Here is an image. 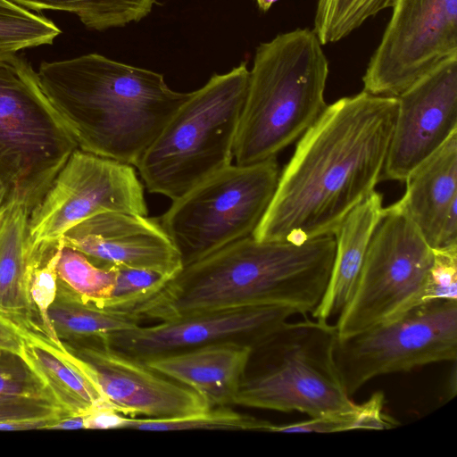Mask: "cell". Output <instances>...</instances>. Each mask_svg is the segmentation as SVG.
Instances as JSON below:
<instances>
[{"instance_id": "1", "label": "cell", "mask_w": 457, "mask_h": 457, "mask_svg": "<svg viewBox=\"0 0 457 457\" xmlns=\"http://www.w3.org/2000/svg\"><path fill=\"white\" fill-rule=\"evenodd\" d=\"M397 109V97L364 90L328 104L298 140L252 237L302 244L335 236L382 181Z\"/></svg>"}, {"instance_id": "2", "label": "cell", "mask_w": 457, "mask_h": 457, "mask_svg": "<svg viewBox=\"0 0 457 457\" xmlns=\"http://www.w3.org/2000/svg\"><path fill=\"white\" fill-rule=\"evenodd\" d=\"M335 253L334 236L302 244L250 236L184 265L137 313L159 321L242 305L312 313L324 295Z\"/></svg>"}, {"instance_id": "3", "label": "cell", "mask_w": 457, "mask_h": 457, "mask_svg": "<svg viewBox=\"0 0 457 457\" xmlns=\"http://www.w3.org/2000/svg\"><path fill=\"white\" fill-rule=\"evenodd\" d=\"M37 76L80 150L135 167L190 96L98 54L43 62Z\"/></svg>"}, {"instance_id": "4", "label": "cell", "mask_w": 457, "mask_h": 457, "mask_svg": "<svg viewBox=\"0 0 457 457\" xmlns=\"http://www.w3.org/2000/svg\"><path fill=\"white\" fill-rule=\"evenodd\" d=\"M328 61L317 35L295 29L261 43L234 145L237 165L276 159L320 118Z\"/></svg>"}, {"instance_id": "5", "label": "cell", "mask_w": 457, "mask_h": 457, "mask_svg": "<svg viewBox=\"0 0 457 457\" xmlns=\"http://www.w3.org/2000/svg\"><path fill=\"white\" fill-rule=\"evenodd\" d=\"M249 78L243 62L190 92L136 166L148 192L173 201L232 164Z\"/></svg>"}, {"instance_id": "6", "label": "cell", "mask_w": 457, "mask_h": 457, "mask_svg": "<svg viewBox=\"0 0 457 457\" xmlns=\"http://www.w3.org/2000/svg\"><path fill=\"white\" fill-rule=\"evenodd\" d=\"M337 338L327 321L284 322L252 350L233 405L310 417L351 409L335 361Z\"/></svg>"}, {"instance_id": "7", "label": "cell", "mask_w": 457, "mask_h": 457, "mask_svg": "<svg viewBox=\"0 0 457 457\" xmlns=\"http://www.w3.org/2000/svg\"><path fill=\"white\" fill-rule=\"evenodd\" d=\"M77 148L37 72L15 53H0V184L7 200L31 211Z\"/></svg>"}, {"instance_id": "8", "label": "cell", "mask_w": 457, "mask_h": 457, "mask_svg": "<svg viewBox=\"0 0 457 457\" xmlns=\"http://www.w3.org/2000/svg\"><path fill=\"white\" fill-rule=\"evenodd\" d=\"M276 159L231 164L176 200L159 220L183 266L253 235L275 194Z\"/></svg>"}, {"instance_id": "9", "label": "cell", "mask_w": 457, "mask_h": 457, "mask_svg": "<svg viewBox=\"0 0 457 457\" xmlns=\"http://www.w3.org/2000/svg\"><path fill=\"white\" fill-rule=\"evenodd\" d=\"M434 250L396 202L383 210L355 287L339 313L337 338L398 317L425 283Z\"/></svg>"}, {"instance_id": "10", "label": "cell", "mask_w": 457, "mask_h": 457, "mask_svg": "<svg viewBox=\"0 0 457 457\" xmlns=\"http://www.w3.org/2000/svg\"><path fill=\"white\" fill-rule=\"evenodd\" d=\"M334 357L349 396L381 375L457 359V301L420 304L361 332L337 338Z\"/></svg>"}, {"instance_id": "11", "label": "cell", "mask_w": 457, "mask_h": 457, "mask_svg": "<svg viewBox=\"0 0 457 457\" xmlns=\"http://www.w3.org/2000/svg\"><path fill=\"white\" fill-rule=\"evenodd\" d=\"M106 212L147 215L144 186L132 165L77 148L30 211L31 244L58 241L79 222Z\"/></svg>"}, {"instance_id": "12", "label": "cell", "mask_w": 457, "mask_h": 457, "mask_svg": "<svg viewBox=\"0 0 457 457\" xmlns=\"http://www.w3.org/2000/svg\"><path fill=\"white\" fill-rule=\"evenodd\" d=\"M392 8L362 82L368 93L397 97L457 54V0H395Z\"/></svg>"}, {"instance_id": "13", "label": "cell", "mask_w": 457, "mask_h": 457, "mask_svg": "<svg viewBox=\"0 0 457 457\" xmlns=\"http://www.w3.org/2000/svg\"><path fill=\"white\" fill-rule=\"evenodd\" d=\"M295 313L279 305L228 307L116 331L103 339L140 361L209 345L236 344L253 349Z\"/></svg>"}, {"instance_id": "14", "label": "cell", "mask_w": 457, "mask_h": 457, "mask_svg": "<svg viewBox=\"0 0 457 457\" xmlns=\"http://www.w3.org/2000/svg\"><path fill=\"white\" fill-rule=\"evenodd\" d=\"M63 346L80 361L114 410L125 416L168 419L212 408L195 390L114 350L103 337Z\"/></svg>"}, {"instance_id": "15", "label": "cell", "mask_w": 457, "mask_h": 457, "mask_svg": "<svg viewBox=\"0 0 457 457\" xmlns=\"http://www.w3.org/2000/svg\"><path fill=\"white\" fill-rule=\"evenodd\" d=\"M397 100L382 180L405 181L457 132V54L442 60Z\"/></svg>"}, {"instance_id": "16", "label": "cell", "mask_w": 457, "mask_h": 457, "mask_svg": "<svg viewBox=\"0 0 457 457\" xmlns=\"http://www.w3.org/2000/svg\"><path fill=\"white\" fill-rule=\"evenodd\" d=\"M62 240L101 267L150 270L170 279L183 268L179 251L159 220L147 215L96 214L71 228Z\"/></svg>"}, {"instance_id": "17", "label": "cell", "mask_w": 457, "mask_h": 457, "mask_svg": "<svg viewBox=\"0 0 457 457\" xmlns=\"http://www.w3.org/2000/svg\"><path fill=\"white\" fill-rule=\"evenodd\" d=\"M252 350L236 344L209 345L142 362L195 390L211 407L228 406L245 377Z\"/></svg>"}, {"instance_id": "18", "label": "cell", "mask_w": 457, "mask_h": 457, "mask_svg": "<svg viewBox=\"0 0 457 457\" xmlns=\"http://www.w3.org/2000/svg\"><path fill=\"white\" fill-rule=\"evenodd\" d=\"M29 213L26 204L11 199L0 211V314L28 333L49 339L29 297L36 251L29 234Z\"/></svg>"}, {"instance_id": "19", "label": "cell", "mask_w": 457, "mask_h": 457, "mask_svg": "<svg viewBox=\"0 0 457 457\" xmlns=\"http://www.w3.org/2000/svg\"><path fill=\"white\" fill-rule=\"evenodd\" d=\"M383 210V195L375 190L345 217L336 232L330 278L321 301L312 312L317 320L327 321L339 315L348 303Z\"/></svg>"}, {"instance_id": "20", "label": "cell", "mask_w": 457, "mask_h": 457, "mask_svg": "<svg viewBox=\"0 0 457 457\" xmlns=\"http://www.w3.org/2000/svg\"><path fill=\"white\" fill-rule=\"evenodd\" d=\"M404 182L398 203L433 249L445 214L457 204V132Z\"/></svg>"}, {"instance_id": "21", "label": "cell", "mask_w": 457, "mask_h": 457, "mask_svg": "<svg viewBox=\"0 0 457 457\" xmlns=\"http://www.w3.org/2000/svg\"><path fill=\"white\" fill-rule=\"evenodd\" d=\"M21 356L46 384L60 405L71 415H87L113 409L80 361L64 346L29 333Z\"/></svg>"}, {"instance_id": "22", "label": "cell", "mask_w": 457, "mask_h": 457, "mask_svg": "<svg viewBox=\"0 0 457 457\" xmlns=\"http://www.w3.org/2000/svg\"><path fill=\"white\" fill-rule=\"evenodd\" d=\"M47 319L62 345L102 338L116 331L137 328L144 320L136 312L107 309L86 302L59 279L55 298L47 310Z\"/></svg>"}, {"instance_id": "23", "label": "cell", "mask_w": 457, "mask_h": 457, "mask_svg": "<svg viewBox=\"0 0 457 457\" xmlns=\"http://www.w3.org/2000/svg\"><path fill=\"white\" fill-rule=\"evenodd\" d=\"M68 416L22 356L0 349V423Z\"/></svg>"}, {"instance_id": "24", "label": "cell", "mask_w": 457, "mask_h": 457, "mask_svg": "<svg viewBox=\"0 0 457 457\" xmlns=\"http://www.w3.org/2000/svg\"><path fill=\"white\" fill-rule=\"evenodd\" d=\"M33 11H62L78 16L88 29L121 28L146 17L156 0H12Z\"/></svg>"}, {"instance_id": "25", "label": "cell", "mask_w": 457, "mask_h": 457, "mask_svg": "<svg viewBox=\"0 0 457 457\" xmlns=\"http://www.w3.org/2000/svg\"><path fill=\"white\" fill-rule=\"evenodd\" d=\"M272 423L215 406L191 415L168 419L129 418L126 428L145 431L222 430L269 432Z\"/></svg>"}, {"instance_id": "26", "label": "cell", "mask_w": 457, "mask_h": 457, "mask_svg": "<svg viewBox=\"0 0 457 457\" xmlns=\"http://www.w3.org/2000/svg\"><path fill=\"white\" fill-rule=\"evenodd\" d=\"M395 0H318L314 29L321 45L336 43L381 11L392 8Z\"/></svg>"}, {"instance_id": "27", "label": "cell", "mask_w": 457, "mask_h": 457, "mask_svg": "<svg viewBox=\"0 0 457 457\" xmlns=\"http://www.w3.org/2000/svg\"><path fill=\"white\" fill-rule=\"evenodd\" d=\"M57 277L81 299L98 306L110 298L115 285L113 267L98 266L83 253L64 244L57 263Z\"/></svg>"}, {"instance_id": "28", "label": "cell", "mask_w": 457, "mask_h": 457, "mask_svg": "<svg viewBox=\"0 0 457 457\" xmlns=\"http://www.w3.org/2000/svg\"><path fill=\"white\" fill-rule=\"evenodd\" d=\"M61 29L49 19L12 2L0 0V53L53 44Z\"/></svg>"}, {"instance_id": "29", "label": "cell", "mask_w": 457, "mask_h": 457, "mask_svg": "<svg viewBox=\"0 0 457 457\" xmlns=\"http://www.w3.org/2000/svg\"><path fill=\"white\" fill-rule=\"evenodd\" d=\"M63 245L62 237L52 243L35 245V256L29 281V297L35 314L46 336L57 345L56 338L47 319V310L57 290V263Z\"/></svg>"}, {"instance_id": "30", "label": "cell", "mask_w": 457, "mask_h": 457, "mask_svg": "<svg viewBox=\"0 0 457 457\" xmlns=\"http://www.w3.org/2000/svg\"><path fill=\"white\" fill-rule=\"evenodd\" d=\"M113 268V291L100 307L137 313L138 309L155 296L170 279L154 270L124 266Z\"/></svg>"}, {"instance_id": "31", "label": "cell", "mask_w": 457, "mask_h": 457, "mask_svg": "<svg viewBox=\"0 0 457 457\" xmlns=\"http://www.w3.org/2000/svg\"><path fill=\"white\" fill-rule=\"evenodd\" d=\"M438 300L457 301V247L434 250V262L425 283L408 310Z\"/></svg>"}, {"instance_id": "32", "label": "cell", "mask_w": 457, "mask_h": 457, "mask_svg": "<svg viewBox=\"0 0 457 457\" xmlns=\"http://www.w3.org/2000/svg\"><path fill=\"white\" fill-rule=\"evenodd\" d=\"M354 406L355 404L351 409L341 411L310 417L307 420L296 423L287 425L272 424L269 432L334 433L353 430Z\"/></svg>"}, {"instance_id": "33", "label": "cell", "mask_w": 457, "mask_h": 457, "mask_svg": "<svg viewBox=\"0 0 457 457\" xmlns=\"http://www.w3.org/2000/svg\"><path fill=\"white\" fill-rule=\"evenodd\" d=\"M385 395L375 392L369 400L354 406L353 429H389L399 425L384 412Z\"/></svg>"}, {"instance_id": "34", "label": "cell", "mask_w": 457, "mask_h": 457, "mask_svg": "<svg viewBox=\"0 0 457 457\" xmlns=\"http://www.w3.org/2000/svg\"><path fill=\"white\" fill-rule=\"evenodd\" d=\"M29 333L0 314V349L21 354Z\"/></svg>"}, {"instance_id": "35", "label": "cell", "mask_w": 457, "mask_h": 457, "mask_svg": "<svg viewBox=\"0 0 457 457\" xmlns=\"http://www.w3.org/2000/svg\"><path fill=\"white\" fill-rule=\"evenodd\" d=\"M128 417L113 409H99L85 415L86 429L126 428Z\"/></svg>"}, {"instance_id": "36", "label": "cell", "mask_w": 457, "mask_h": 457, "mask_svg": "<svg viewBox=\"0 0 457 457\" xmlns=\"http://www.w3.org/2000/svg\"><path fill=\"white\" fill-rule=\"evenodd\" d=\"M61 419H30L0 423V430L51 429L52 426Z\"/></svg>"}, {"instance_id": "37", "label": "cell", "mask_w": 457, "mask_h": 457, "mask_svg": "<svg viewBox=\"0 0 457 457\" xmlns=\"http://www.w3.org/2000/svg\"><path fill=\"white\" fill-rule=\"evenodd\" d=\"M85 428V415H72L61 419L51 429H81Z\"/></svg>"}, {"instance_id": "38", "label": "cell", "mask_w": 457, "mask_h": 457, "mask_svg": "<svg viewBox=\"0 0 457 457\" xmlns=\"http://www.w3.org/2000/svg\"><path fill=\"white\" fill-rule=\"evenodd\" d=\"M260 10L266 12L271 5L279 0H255Z\"/></svg>"}, {"instance_id": "39", "label": "cell", "mask_w": 457, "mask_h": 457, "mask_svg": "<svg viewBox=\"0 0 457 457\" xmlns=\"http://www.w3.org/2000/svg\"><path fill=\"white\" fill-rule=\"evenodd\" d=\"M7 201L6 189L0 184V211Z\"/></svg>"}]
</instances>
